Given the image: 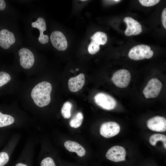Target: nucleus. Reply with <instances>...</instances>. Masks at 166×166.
I'll use <instances>...</instances> for the list:
<instances>
[{"label": "nucleus", "instance_id": "1", "mask_svg": "<svg viewBox=\"0 0 166 166\" xmlns=\"http://www.w3.org/2000/svg\"><path fill=\"white\" fill-rule=\"evenodd\" d=\"M52 90V85L46 81L42 82L36 85L32 89L31 93L35 104L41 107L48 105L51 101Z\"/></svg>", "mask_w": 166, "mask_h": 166}, {"label": "nucleus", "instance_id": "2", "mask_svg": "<svg viewBox=\"0 0 166 166\" xmlns=\"http://www.w3.org/2000/svg\"><path fill=\"white\" fill-rule=\"evenodd\" d=\"M153 54L150 46L145 45H139L131 48L128 53L129 57L135 60L149 59Z\"/></svg>", "mask_w": 166, "mask_h": 166}, {"label": "nucleus", "instance_id": "3", "mask_svg": "<svg viewBox=\"0 0 166 166\" xmlns=\"http://www.w3.org/2000/svg\"><path fill=\"white\" fill-rule=\"evenodd\" d=\"M95 103L98 106L106 110L114 109L117 106V102L111 96L103 93L96 94L94 97Z\"/></svg>", "mask_w": 166, "mask_h": 166}, {"label": "nucleus", "instance_id": "4", "mask_svg": "<svg viewBox=\"0 0 166 166\" xmlns=\"http://www.w3.org/2000/svg\"><path fill=\"white\" fill-rule=\"evenodd\" d=\"M162 87L161 82L156 78H152L148 81L143 90L146 98H154L158 96Z\"/></svg>", "mask_w": 166, "mask_h": 166}, {"label": "nucleus", "instance_id": "5", "mask_svg": "<svg viewBox=\"0 0 166 166\" xmlns=\"http://www.w3.org/2000/svg\"><path fill=\"white\" fill-rule=\"evenodd\" d=\"M114 84L121 88L126 87L131 80V75L129 71L125 69L118 70L115 72L112 78Z\"/></svg>", "mask_w": 166, "mask_h": 166}, {"label": "nucleus", "instance_id": "6", "mask_svg": "<svg viewBox=\"0 0 166 166\" xmlns=\"http://www.w3.org/2000/svg\"><path fill=\"white\" fill-rule=\"evenodd\" d=\"M120 130V127L117 123L108 121L104 123L101 125L100 133L103 137L109 138L118 134Z\"/></svg>", "mask_w": 166, "mask_h": 166}, {"label": "nucleus", "instance_id": "7", "mask_svg": "<svg viewBox=\"0 0 166 166\" xmlns=\"http://www.w3.org/2000/svg\"><path fill=\"white\" fill-rule=\"evenodd\" d=\"M126 151L121 146L116 145L109 149L106 154L108 160L115 162L124 161L125 160Z\"/></svg>", "mask_w": 166, "mask_h": 166}, {"label": "nucleus", "instance_id": "8", "mask_svg": "<svg viewBox=\"0 0 166 166\" xmlns=\"http://www.w3.org/2000/svg\"><path fill=\"white\" fill-rule=\"evenodd\" d=\"M50 39L53 46L57 50L64 51L67 48V40L61 31H55L52 32Z\"/></svg>", "mask_w": 166, "mask_h": 166}, {"label": "nucleus", "instance_id": "9", "mask_svg": "<svg viewBox=\"0 0 166 166\" xmlns=\"http://www.w3.org/2000/svg\"><path fill=\"white\" fill-rule=\"evenodd\" d=\"M20 56V65L24 69H29L33 65L34 62V56L30 49L26 48L21 49L18 52Z\"/></svg>", "mask_w": 166, "mask_h": 166}, {"label": "nucleus", "instance_id": "10", "mask_svg": "<svg viewBox=\"0 0 166 166\" xmlns=\"http://www.w3.org/2000/svg\"><path fill=\"white\" fill-rule=\"evenodd\" d=\"M124 21L127 25L124 32L126 36H129L132 35H138L141 32V26L137 21L130 17L124 18Z\"/></svg>", "mask_w": 166, "mask_h": 166}, {"label": "nucleus", "instance_id": "11", "mask_svg": "<svg viewBox=\"0 0 166 166\" xmlns=\"http://www.w3.org/2000/svg\"><path fill=\"white\" fill-rule=\"evenodd\" d=\"M147 126L151 130L164 132L166 130V120L162 117L156 116L149 119L147 122Z\"/></svg>", "mask_w": 166, "mask_h": 166}, {"label": "nucleus", "instance_id": "12", "mask_svg": "<svg viewBox=\"0 0 166 166\" xmlns=\"http://www.w3.org/2000/svg\"><path fill=\"white\" fill-rule=\"evenodd\" d=\"M15 42V38L12 32L6 29L0 31V46L1 47L7 49Z\"/></svg>", "mask_w": 166, "mask_h": 166}, {"label": "nucleus", "instance_id": "13", "mask_svg": "<svg viewBox=\"0 0 166 166\" xmlns=\"http://www.w3.org/2000/svg\"><path fill=\"white\" fill-rule=\"evenodd\" d=\"M31 26L39 30L40 34L38 39L39 42L42 44L47 43L49 41V37L47 35L43 34V32L46 30V23L44 19L42 17L38 18L35 22L32 23Z\"/></svg>", "mask_w": 166, "mask_h": 166}, {"label": "nucleus", "instance_id": "14", "mask_svg": "<svg viewBox=\"0 0 166 166\" xmlns=\"http://www.w3.org/2000/svg\"><path fill=\"white\" fill-rule=\"evenodd\" d=\"M85 83V76L81 73L76 77L70 78L68 81L69 90L72 92H77L81 89Z\"/></svg>", "mask_w": 166, "mask_h": 166}, {"label": "nucleus", "instance_id": "15", "mask_svg": "<svg viewBox=\"0 0 166 166\" xmlns=\"http://www.w3.org/2000/svg\"><path fill=\"white\" fill-rule=\"evenodd\" d=\"M65 148L71 152H75L80 157L84 156L85 150L83 147L77 142L71 140H67L64 143Z\"/></svg>", "mask_w": 166, "mask_h": 166}, {"label": "nucleus", "instance_id": "16", "mask_svg": "<svg viewBox=\"0 0 166 166\" xmlns=\"http://www.w3.org/2000/svg\"><path fill=\"white\" fill-rule=\"evenodd\" d=\"M91 39L92 41H94L99 45H104L107 42V37L105 33L98 31L92 36Z\"/></svg>", "mask_w": 166, "mask_h": 166}, {"label": "nucleus", "instance_id": "17", "mask_svg": "<svg viewBox=\"0 0 166 166\" xmlns=\"http://www.w3.org/2000/svg\"><path fill=\"white\" fill-rule=\"evenodd\" d=\"M161 141L163 142L164 148H166V136L160 134H155L150 137L149 141L151 145L155 146L157 142Z\"/></svg>", "mask_w": 166, "mask_h": 166}, {"label": "nucleus", "instance_id": "18", "mask_svg": "<svg viewBox=\"0 0 166 166\" xmlns=\"http://www.w3.org/2000/svg\"><path fill=\"white\" fill-rule=\"evenodd\" d=\"M83 119L82 113L81 112L77 113L70 121V126L75 128L79 127L81 124Z\"/></svg>", "mask_w": 166, "mask_h": 166}, {"label": "nucleus", "instance_id": "19", "mask_svg": "<svg viewBox=\"0 0 166 166\" xmlns=\"http://www.w3.org/2000/svg\"><path fill=\"white\" fill-rule=\"evenodd\" d=\"M14 119L12 116L3 114L0 112V127L10 125L13 124Z\"/></svg>", "mask_w": 166, "mask_h": 166}, {"label": "nucleus", "instance_id": "20", "mask_svg": "<svg viewBox=\"0 0 166 166\" xmlns=\"http://www.w3.org/2000/svg\"><path fill=\"white\" fill-rule=\"evenodd\" d=\"M72 104L69 101L65 102L63 105L61 113L62 116L65 119H68L71 116V111Z\"/></svg>", "mask_w": 166, "mask_h": 166}, {"label": "nucleus", "instance_id": "21", "mask_svg": "<svg viewBox=\"0 0 166 166\" xmlns=\"http://www.w3.org/2000/svg\"><path fill=\"white\" fill-rule=\"evenodd\" d=\"M10 75L5 72H0V87L6 84L11 80Z\"/></svg>", "mask_w": 166, "mask_h": 166}, {"label": "nucleus", "instance_id": "22", "mask_svg": "<svg viewBox=\"0 0 166 166\" xmlns=\"http://www.w3.org/2000/svg\"><path fill=\"white\" fill-rule=\"evenodd\" d=\"M100 49V45L92 41L88 45V50L90 54H94L99 51Z\"/></svg>", "mask_w": 166, "mask_h": 166}, {"label": "nucleus", "instance_id": "23", "mask_svg": "<svg viewBox=\"0 0 166 166\" xmlns=\"http://www.w3.org/2000/svg\"><path fill=\"white\" fill-rule=\"evenodd\" d=\"M9 160L8 154L5 152H0V166H3Z\"/></svg>", "mask_w": 166, "mask_h": 166}, {"label": "nucleus", "instance_id": "24", "mask_svg": "<svg viewBox=\"0 0 166 166\" xmlns=\"http://www.w3.org/2000/svg\"><path fill=\"white\" fill-rule=\"evenodd\" d=\"M140 3L145 6H151L157 4L159 2V0H139Z\"/></svg>", "mask_w": 166, "mask_h": 166}, {"label": "nucleus", "instance_id": "25", "mask_svg": "<svg viewBox=\"0 0 166 166\" xmlns=\"http://www.w3.org/2000/svg\"><path fill=\"white\" fill-rule=\"evenodd\" d=\"M41 166H56L53 159L50 157L44 159L41 161Z\"/></svg>", "mask_w": 166, "mask_h": 166}, {"label": "nucleus", "instance_id": "26", "mask_svg": "<svg viewBox=\"0 0 166 166\" xmlns=\"http://www.w3.org/2000/svg\"><path fill=\"white\" fill-rule=\"evenodd\" d=\"M162 21L163 26L166 29V8L163 10L162 13Z\"/></svg>", "mask_w": 166, "mask_h": 166}, {"label": "nucleus", "instance_id": "27", "mask_svg": "<svg viewBox=\"0 0 166 166\" xmlns=\"http://www.w3.org/2000/svg\"><path fill=\"white\" fill-rule=\"evenodd\" d=\"M6 6L5 1L3 0H0V10H4Z\"/></svg>", "mask_w": 166, "mask_h": 166}, {"label": "nucleus", "instance_id": "28", "mask_svg": "<svg viewBox=\"0 0 166 166\" xmlns=\"http://www.w3.org/2000/svg\"><path fill=\"white\" fill-rule=\"evenodd\" d=\"M15 166H27L26 164H24L21 163H19L17 164Z\"/></svg>", "mask_w": 166, "mask_h": 166}, {"label": "nucleus", "instance_id": "29", "mask_svg": "<svg viewBox=\"0 0 166 166\" xmlns=\"http://www.w3.org/2000/svg\"><path fill=\"white\" fill-rule=\"evenodd\" d=\"M81 1H86V0H81Z\"/></svg>", "mask_w": 166, "mask_h": 166}]
</instances>
